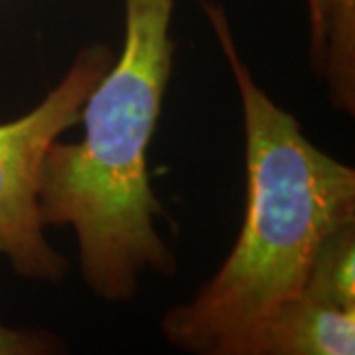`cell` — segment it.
<instances>
[{"label":"cell","instance_id":"cell-3","mask_svg":"<svg viewBox=\"0 0 355 355\" xmlns=\"http://www.w3.org/2000/svg\"><path fill=\"white\" fill-rule=\"evenodd\" d=\"M113 60L103 42L81 48L34 109L0 123V257L20 279L62 284L69 275V259L48 241L40 216L42 166L51 144L79 125L83 103Z\"/></svg>","mask_w":355,"mask_h":355},{"label":"cell","instance_id":"cell-1","mask_svg":"<svg viewBox=\"0 0 355 355\" xmlns=\"http://www.w3.org/2000/svg\"><path fill=\"white\" fill-rule=\"evenodd\" d=\"M202 8L241 101L247 200L225 261L166 310L160 331L184 354L259 355L266 324L302 292L322 245L355 223V170L318 148L257 83L223 4L202 0Z\"/></svg>","mask_w":355,"mask_h":355},{"label":"cell","instance_id":"cell-5","mask_svg":"<svg viewBox=\"0 0 355 355\" xmlns=\"http://www.w3.org/2000/svg\"><path fill=\"white\" fill-rule=\"evenodd\" d=\"M302 292L355 310V223L326 239L314 259Z\"/></svg>","mask_w":355,"mask_h":355},{"label":"cell","instance_id":"cell-2","mask_svg":"<svg viewBox=\"0 0 355 355\" xmlns=\"http://www.w3.org/2000/svg\"><path fill=\"white\" fill-rule=\"evenodd\" d=\"M174 4L125 0L123 46L83 103V139L55 140L42 166V221L73 231L83 284L107 304L132 302L146 275L178 272L148 172L174 69Z\"/></svg>","mask_w":355,"mask_h":355},{"label":"cell","instance_id":"cell-4","mask_svg":"<svg viewBox=\"0 0 355 355\" xmlns=\"http://www.w3.org/2000/svg\"><path fill=\"white\" fill-rule=\"evenodd\" d=\"M355 310L300 292L266 324L259 355H354Z\"/></svg>","mask_w":355,"mask_h":355},{"label":"cell","instance_id":"cell-6","mask_svg":"<svg viewBox=\"0 0 355 355\" xmlns=\"http://www.w3.org/2000/svg\"><path fill=\"white\" fill-rule=\"evenodd\" d=\"M67 347L53 331L12 328L0 322V355H60Z\"/></svg>","mask_w":355,"mask_h":355},{"label":"cell","instance_id":"cell-7","mask_svg":"<svg viewBox=\"0 0 355 355\" xmlns=\"http://www.w3.org/2000/svg\"><path fill=\"white\" fill-rule=\"evenodd\" d=\"M328 2L330 0H306L308 24H310V65L314 76L322 81L326 64V38H328Z\"/></svg>","mask_w":355,"mask_h":355}]
</instances>
